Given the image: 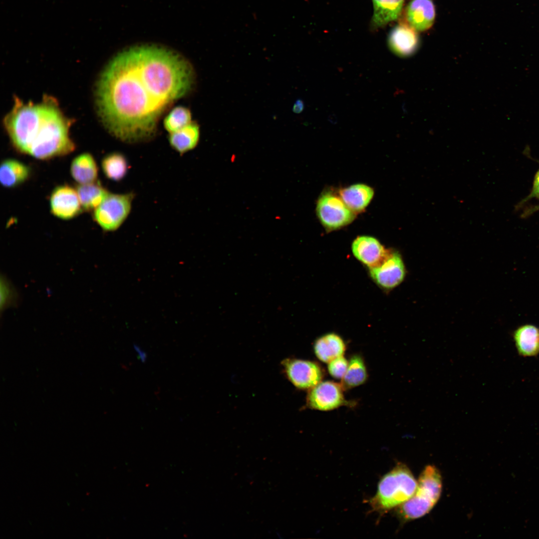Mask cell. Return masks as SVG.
Returning <instances> with one entry per match:
<instances>
[{
	"mask_svg": "<svg viewBox=\"0 0 539 539\" xmlns=\"http://www.w3.org/2000/svg\"><path fill=\"white\" fill-rule=\"evenodd\" d=\"M51 213L62 220H70L79 215L82 211L76 189L67 185L56 187L49 199Z\"/></svg>",
	"mask_w": 539,
	"mask_h": 539,
	"instance_id": "30bf717a",
	"label": "cell"
},
{
	"mask_svg": "<svg viewBox=\"0 0 539 539\" xmlns=\"http://www.w3.org/2000/svg\"><path fill=\"white\" fill-rule=\"evenodd\" d=\"M282 364L288 379L297 388L311 389L321 381L322 371L314 362L291 359Z\"/></svg>",
	"mask_w": 539,
	"mask_h": 539,
	"instance_id": "ba28073f",
	"label": "cell"
},
{
	"mask_svg": "<svg viewBox=\"0 0 539 539\" xmlns=\"http://www.w3.org/2000/svg\"><path fill=\"white\" fill-rule=\"evenodd\" d=\"M442 488L439 470L433 466H427L420 475L413 496L398 507L396 514L399 519L407 522L428 514L439 499Z\"/></svg>",
	"mask_w": 539,
	"mask_h": 539,
	"instance_id": "277c9868",
	"label": "cell"
},
{
	"mask_svg": "<svg viewBox=\"0 0 539 539\" xmlns=\"http://www.w3.org/2000/svg\"><path fill=\"white\" fill-rule=\"evenodd\" d=\"M435 15L432 0H411L405 9V22L417 31H424L432 27Z\"/></svg>",
	"mask_w": 539,
	"mask_h": 539,
	"instance_id": "8fae6325",
	"label": "cell"
},
{
	"mask_svg": "<svg viewBox=\"0 0 539 539\" xmlns=\"http://www.w3.org/2000/svg\"><path fill=\"white\" fill-rule=\"evenodd\" d=\"M417 487L410 469L398 463L379 481L375 495L369 500L371 511L383 514L398 507L413 496Z\"/></svg>",
	"mask_w": 539,
	"mask_h": 539,
	"instance_id": "3957f363",
	"label": "cell"
},
{
	"mask_svg": "<svg viewBox=\"0 0 539 539\" xmlns=\"http://www.w3.org/2000/svg\"><path fill=\"white\" fill-rule=\"evenodd\" d=\"M101 168L107 179L117 182L122 180L126 176L129 165L123 154L119 152H113L103 158Z\"/></svg>",
	"mask_w": 539,
	"mask_h": 539,
	"instance_id": "7402d4cb",
	"label": "cell"
},
{
	"mask_svg": "<svg viewBox=\"0 0 539 539\" xmlns=\"http://www.w3.org/2000/svg\"><path fill=\"white\" fill-rule=\"evenodd\" d=\"M3 283L1 281V308H5L11 300V290L8 284L3 280Z\"/></svg>",
	"mask_w": 539,
	"mask_h": 539,
	"instance_id": "484cf974",
	"label": "cell"
},
{
	"mask_svg": "<svg viewBox=\"0 0 539 539\" xmlns=\"http://www.w3.org/2000/svg\"><path fill=\"white\" fill-rule=\"evenodd\" d=\"M367 377V370L362 358L355 355L348 362L347 370L341 379V385L343 388L354 387L364 383Z\"/></svg>",
	"mask_w": 539,
	"mask_h": 539,
	"instance_id": "603a6c76",
	"label": "cell"
},
{
	"mask_svg": "<svg viewBox=\"0 0 539 539\" xmlns=\"http://www.w3.org/2000/svg\"><path fill=\"white\" fill-rule=\"evenodd\" d=\"M316 212L320 222L327 231L347 226L355 219L356 216L339 196L331 191L325 192L320 196Z\"/></svg>",
	"mask_w": 539,
	"mask_h": 539,
	"instance_id": "8992f818",
	"label": "cell"
},
{
	"mask_svg": "<svg viewBox=\"0 0 539 539\" xmlns=\"http://www.w3.org/2000/svg\"><path fill=\"white\" fill-rule=\"evenodd\" d=\"M343 387L332 381L320 382L310 389L307 403L311 408L329 411L343 405L345 403Z\"/></svg>",
	"mask_w": 539,
	"mask_h": 539,
	"instance_id": "9c48e42d",
	"label": "cell"
},
{
	"mask_svg": "<svg viewBox=\"0 0 539 539\" xmlns=\"http://www.w3.org/2000/svg\"><path fill=\"white\" fill-rule=\"evenodd\" d=\"M513 337L519 355L532 357L539 353V329L536 326L523 325L516 329Z\"/></svg>",
	"mask_w": 539,
	"mask_h": 539,
	"instance_id": "9a60e30c",
	"label": "cell"
},
{
	"mask_svg": "<svg viewBox=\"0 0 539 539\" xmlns=\"http://www.w3.org/2000/svg\"><path fill=\"white\" fill-rule=\"evenodd\" d=\"M533 198L539 199V169L535 176L531 192L528 197L525 199V201Z\"/></svg>",
	"mask_w": 539,
	"mask_h": 539,
	"instance_id": "4316f807",
	"label": "cell"
},
{
	"mask_svg": "<svg viewBox=\"0 0 539 539\" xmlns=\"http://www.w3.org/2000/svg\"><path fill=\"white\" fill-rule=\"evenodd\" d=\"M371 278L380 287L391 290L399 285L406 275L405 267L398 252L388 250L383 260L368 268Z\"/></svg>",
	"mask_w": 539,
	"mask_h": 539,
	"instance_id": "52a82bcc",
	"label": "cell"
},
{
	"mask_svg": "<svg viewBox=\"0 0 539 539\" xmlns=\"http://www.w3.org/2000/svg\"><path fill=\"white\" fill-rule=\"evenodd\" d=\"M200 138V127L195 122H192L177 131L170 133L168 141L171 147L181 155L194 149Z\"/></svg>",
	"mask_w": 539,
	"mask_h": 539,
	"instance_id": "ac0fdd59",
	"label": "cell"
},
{
	"mask_svg": "<svg viewBox=\"0 0 539 539\" xmlns=\"http://www.w3.org/2000/svg\"><path fill=\"white\" fill-rule=\"evenodd\" d=\"M98 172V167L94 158L88 153L77 156L71 164V175L79 184L96 182Z\"/></svg>",
	"mask_w": 539,
	"mask_h": 539,
	"instance_id": "ffe728a7",
	"label": "cell"
},
{
	"mask_svg": "<svg viewBox=\"0 0 539 539\" xmlns=\"http://www.w3.org/2000/svg\"><path fill=\"white\" fill-rule=\"evenodd\" d=\"M30 174L29 168L18 160L7 159L1 163L0 182L5 188L19 186L28 179Z\"/></svg>",
	"mask_w": 539,
	"mask_h": 539,
	"instance_id": "e0dca14e",
	"label": "cell"
},
{
	"mask_svg": "<svg viewBox=\"0 0 539 539\" xmlns=\"http://www.w3.org/2000/svg\"><path fill=\"white\" fill-rule=\"evenodd\" d=\"M192 121L190 110L182 106L173 108L165 117L163 125L169 133H172L185 127Z\"/></svg>",
	"mask_w": 539,
	"mask_h": 539,
	"instance_id": "cb8c5ba5",
	"label": "cell"
},
{
	"mask_svg": "<svg viewBox=\"0 0 539 539\" xmlns=\"http://www.w3.org/2000/svg\"><path fill=\"white\" fill-rule=\"evenodd\" d=\"M313 348L317 357L322 362L328 363L342 356L346 346L339 335L335 333H328L319 337L315 341Z\"/></svg>",
	"mask_w": 539,
	"mask_h": 539,
	"instance_id": "2e32d148",
	"label": "cell"
},
{
	"mask_svg": "<svg viewBox=\"0 0 539 539\" xmlns=\"http://www.w3.org/2000/svg\"><path fill=\"white\" fill-rule=\"evenodd\" d=\"M374 193L370 186L356 184L340 189L339 196L348 208L356 214L362 212L367 207Z\"/></svg>",
	"mask_w": 539,
	"mask_h": 539,
	"instance_id": "5bb4252c",
	"label": "cell"
},
{
	"mask_svg": "<svg viewBox=\"0 0 539 539\" xmlns=\"http://www.w3.org/2000/svg\"><path fill=\"white\" fill-rule=\"evenodd\" d=\"M538 210H539V205H538V206H536V207H535L534 208H532L530 210H529L528 212H526V215L531 214L532 213L534 212L535 211H537Z\"/></svg>",
	"mask_w": 539,
	"mask_h": 539,
	"instance_id": "f546056e",
	"label": "cell"
},
{
	"mask_svg": "<svg viewBox=\"0 0 539 539\" xmlns=\"http://www.w3.org/2000/svg\"><path fill=\"white\" fill-rule=\"evenodd\" d=\"M303 109V103L301 100H297L294 103L292 110L294 113H299Z\"/></svg>",
	"mask_w": 539,
	"mask_h": 539,
	"instance_id": "f1b7e54d",
	"label": "cell"
},
{
	"mask_svg": "<svg viewBox=\"0 0 539 539\" xmlns=\"http://www.w3.org/2000/svg\"><path fill=\"white\" fill-rule=\"evenodd\" d=\"M417 31L405 22L396 26L388 37V45L391 51L399 56L412 55L419 44Z\"/></svg>",
	"mask_w": 539,
	"mask_h": 539,
	"instance_id": "4fadbf2b",
	"label": "cell"
},
{
	"mask_svg": "<svg viewBox=\"0 0 539 539\" xmlns=\"http://www.w3.org/2000/svg\"><path fill=\"white\" fill-rule=\"evenodd\" d=\"M134 348L139 356L141 361L142 362H145L147 358V353L137 345H134Z\"/></svg>",
	"mask_w": 539,
	"mask_h": 539,
	"instance_id": "83f0119b",
	"label": "cell"
},
{
	"mask_svg": "<svg viewBox=\"0 0 539 539\" xmlns=\"http://www.w3.org/2000/svg\"><path fill=\"white\" fill-rule=\"evenodd\" d=\"M373 14L371 26L381 27L397 19L402 11L404 0H372Z\"/></svg>",
	"mask_w": 539,
	"mask_h": 539,
	"instance_id": "d6986e66",
	"label": "cell"
},
{
	"mask_svg": "<svg viewBox=\"0 0 539 539\" xmlns=\"http://www.w3.org/2000/svg\"><path fill=\"white\" fill-rule=\"evenodd\" d=\"M351 250L355 258L368 268L379 264L388 251L377 239L369 236L357 237Z\"/></svg>",
	"mask_w": 539,
	"mask_h": 539,
	"instance_id": "7c38bea8",
	"label": "cell"
},
{
	"mask_svg": "<svg viewBox=\"0 0 539 539\" xmlns=\"http://www.w3.org/2000/svg\"><path fill=\"white\" fill-rule=\"evenodd\" d=\"M328 363V370L331 376L336 379H342L348 365V362L346 358L343 355L340 356Z\"/></svg>",
	"mask_w": 539,
	"mask_h": 539,
	"instance_id": "d4e9b609",
	"label": "cell"
},
{
	"mask_svg": "<svg viewBox=\"0 0 539 539\" xmlns=\"http://www.w3.org/2000/svg\"><path fill=\"white\" fill-rule=\"evenodd\" d=\"M196 73L182 54L162 45L138 44L114 56L96 84L98 115L112 136L135 144L151 140L160 117L193 89Z\"/></svg>",
	"mask_w": 539,
	"mask_h": 539,
	"instance_id": "6da1fadb",
	"label": "cell"
},
{
	"mask_svg": "<svg viewBox=\"0 0 539 539\" xmlns=\"http://www.w3.org/2000/svg\"><path fill=\"white\" fill-rule=\"evenodd\" d=\"M133 193H109L103 202L93 211L96 223L106 232L119 229L129 215L134 198Z\"/></svg>",
	"mask_w": 539,
	"mask_h": 539,
	"instance_id": "5b68a950",
	"label": "cell"
},
{
	"mask_svg": "<svg viewBox=\"0 0 539 539\" xmlns=\"http://www.w3.org/2000/svg\"><path fill=\"white\" fill-rule=\"evenodd\" d=\"M72 123L50 96H44L37 103H25L15 96L12 108L3 120L14 147L43 160L65 156L74 150L69 136Z\"/></svg>",
	"mask_w": 539,
	"mask_h": 539,
	"instance_id": "7a4b0ae2",
	"label": "cell"
},
{
	"mask_svg": "<svg viewBox=\"0 0 539 539\" xmlns=\"http://www.w3.org/2000/svg\"><path fill=\"white\" fill-rule=\"evenodd\" d=\"M82 210L94 211L104 200L109 192L99 182L79 184L76 188Z\"/></svg>",
	"mask_w": 539,
	"mask_h": 539,
	"instance_id": "44dd1931",
	"label": "cell"
}]
</instances>
